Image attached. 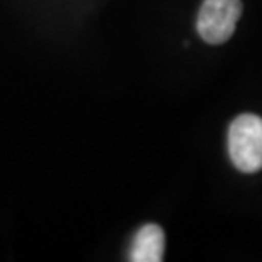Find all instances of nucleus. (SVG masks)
I'll return each instance as SVG.
<instances>
[{"label":"nucleus","mask_w":262,"mask_h":262,"mask_svg":"<svg viewBox=\"0 0 262 262\" xmlns=\"http://www.w3.org/2000/svg\"><path fill=\"white\" fill-rule=\"evenodd\" d=\"M228 154L232 164L244 174L262 169V118L240 114L230 123Z\"/></svg>","instance_id":"nucleus-1"},{"label":"nucleus","mask_w":262,"mask_h":262,"mask_svg":"<svg viewBox=\"0 0 262 262\" xmlns=\"http://www.w3.org/2000/svg\"><path fill=\"white\" fill-rule=\"evenodd\" d=\"M240 15V0H204L196 20L198 34L209 45H222L232 38Z\"/></svg>","instance_id":"nucleus-2"},{"label":"nucleus","mask_w":262,"mask_h":262,"mask_svg":"<svg viewBox=\"0 0 262 262\" xmlns=\"http://www.w3.org/2000/svg\"><path fill=\"white\" fill-rule=\"evenodd\" d=\"M165 235L159 225H143L135 235L131 244L129 260L131 262H160L164 260Z\"/></svg>","instance_id":"nucleus-3"}]
</instances>
